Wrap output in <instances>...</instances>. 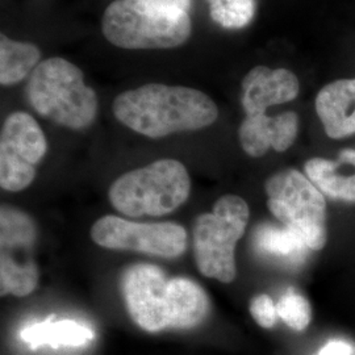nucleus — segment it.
<instances>
[{
	"label": "nucleus",
	"instance_id": "obj_22",
	"mask_svg": "<svg viewBox=\"0 0 355 355\" xmlns=\"http://www.w3.org/2000/svg\"><path fill=\"white\" fill-rule=\"evenodd\" d=\"M353 347L345 341H330L327 343L318 355H352Z\"/></svg>",
	"mask_w": 355,
	"mask_h": 355
},
{
	"label": "nucleus",
	"instance_id": "obj_9",
	"mask_svg": "<svg viewBox=\"0 0 355 355\" xmlns=\"http://www.w3.org/2000/svg\"><path fill=\"white\" fill-rule=\"evenodd\" d=\"M96 245L112 250H132L162 258H177L187 249V232L175 223L144 224L117 216H104L91 228Z\"/></svg>",
	"mask_w": 355,
	"mask_h": 355
},
{
	"label": "nucleus",
	"instance_id": "obj_3",
	"mask_svg": "<svg viewBox=\"0 0 355 355\" xmlns=\"http://www.w3.org/2000/svg\"><path fill=\"white\" fill-rule=\"evenodd\" d=\"M26 95L38 114L73 130L89 128L98 114L96 92L86 86L83 71L60 57L37 64L26 82Z\"/></svg>",
	"mask_w": 355,
	"mask_h": 355
},
{
	"label": "nucleus",
	"instance_id": "obj_8",
	"mask_svg": "<svg viewBox=\"0 0 355 355\" xmlns=\"http://www.w3.org/2000/svg\"><path fill=\"white\" fill-rule=\"evenodd\" d=\"M48 152V141L37 121L26 112L10 114L0 135V186L26 190L36 178V166Z\"/></svg>",
	"mask_w": 355,
	"mask_h": 355
},
{
	"label": "nucleus",
	"instance_id": "obj_16",
	"mask_svg": "<svg viewBox=\"0 0 355 355\" xmlns=\"http://www.w3.org/2000/svg\"><path fill=\"white\" fill-rule=\"evenodd\" d=\"M21 340L32 349L42 345L58 346H83L94 338L92 331L73 320L44 321L31 325L21 331Z\"/></svg>",
	"mask_w": 355,
	"mask_h": 355
},
{
	"label": "nucleus",
	"instance_id": "obj_7",
	"mask_svg": "<svg viewBox=\"0 0 355 355\" xmlns=\"http://www.w3.org/2000/svg\"><path fill=\"white\" fill-rule=\"evenodd\" d=\"M37 239L35 221L20 209L1 205L0 292L23 297L36 290L38 268L32 249Z\"/></svg>",
	"mask_w": 355,
	"mask_h": 355
},
{
	"label": "nucleus",
	"instance_id": "obj_5",
	"mask_svg": "<svg viewBox=\"0 0 355 355\" xmlns=\"http://www.w3.org/2000/svg\"><path fill=\"white\" fill-rule=\"evenodd\" d=\"M250 211L237 195L221 196L212 214L199 216L193 225V257L205 278L232 283L237 267L234 249L248 227Z\"/></svg>",
	"mask_w": 355,
	"mask_h": 355
},
{
	"label": "nucleus",
	"instance_id": "obj_17",
	"mask_svg": "<svg viewBox=\"0 0 355 355\" xmlns=\"http://www.w3.org/2000/svg\"><path fill=\"white\" fill-rule=\"evenodd\" d=\"M41 51L35 44L11 40L4 33L0 35V83L12 86L37 67Z\"/></svg>",
	"mask_w": 355,
	"mask_h": 355
},
{
	"label": "nucleus",
	"instance_id": "obj_4",
	"mask_svg": "<svg viewBox=\"0 0 355 355\" xmlns=\"http://www.w3.org/2000/svg\"><path fill=\"white\" fill-rule=\"evenodd\" d=\"M191 192L187 168L177 159H158L117 178L108 191L114 209L128 217L164 216L186 203Z\"/></svg>",
	"mask_w": 355,
	"mask_h": 355
},
{
	"label": "nucleus",
	"instance_id": "obj_10",
	"mask_svg": "<svg viewBox=\"0 0 355 355\" xmlns=\"http://www.w3.org/2000/svg\"><path fill=\"white\" fill-rule=\"evenodd\" d=\"M168 282L165 271L150 263L130 265L120 275L128 313L141 329L149 333L171 329Z\"/></svg>",
	"mask_w": 355,
	"mask_h": 355
},
{
	"label": "nucleus",
	"instance_id": "obj_14",
	"mask_svg": "<svg viewBox=\"0 0 355 355\" xmlns=\"http://www.w3.org/2000/svg\"><path fill=\"white\" fill-rule=\"evenodd\" d=\"M308 179L324 195L355 203V150L343 149L337 161L312 158L304 165Z\"/></svg>",
	"mask_w": 355,
	"mask_h": 355
},
{
	"label": "nucleus",
	"instance_id": "obj_12",
	"mask_svg": "<svg viewBox=\"0 0 355 355\" xmlns=\"http://www.w3.org/2000/svg\"><path fill=\"white\" fill-rule=\"evenodd\" d=\"M299 116L287 111L275 117L267 114L246 116L239 129L242 149L254 158L263 157L270 148L283 153L290 149L297 137Z\"/></svg>",
	"mask_w": 355,
	"mask_h": 355
},
{
	"label": "nucleus",
	"instance_id": "obj_15",
	"mask_svg": "<svg viewBox=\"0 0 355 355\" xmlns=\"http://www.w3.org/2000/svg\"><path fill=\"white\" fill-rule=\"evenodd\" d=\"M171 330H183L200 325L208 316L209 299L203 287L189 278L168 282Z\"/></svg>",
	"mask_w": 355,
	"mask_h": 355
},
{
	"label": "nucleus",
	"instance_id": "obj_6",
	"mask_svg": "<svg viewBox=\"0 0 355 355\" xmlns=\"http://www.w3.org/2000/svg\"><path fill=\"white\" fill-rule=\"evenodd\" d=\"M265 189L270 212L296 233L309 249L321 250L328 240L324 193L295 168L271 175Z\"/></svg>",
	"mask_w": 355,
	"mask_h": 355
},
{
	"label": "nucleus",
	"instance_id": "obj_20",
	"mask_svg": "<svg viewBox=\"0 0 355 355\" xmlns=\"http://www.w3.org/2000/svg\"><path fill=\"white\" fill-rule=\"evenodd\" d=\"M278 316L287 327L296 331L304 330L312 318V309L309 302L303 295L296 292L288 291L280 297L277 304Z\"/></svg>",
	"mask_w": 355,
	"mask_h": 355
},
{
	"label": "nucleus",
	"instance_id": "obj_13",
	"mask_svg": "<svg viewBox=\"0 0 355 355\" xmlns=\"http://www.w3.org/2000/svg\"><path fill=\"white\" fill-rule=\"evenodd\" d=\"M316 112L325 133L340 140L355 133V79L334 80L320 89Z\"/></svg>",
	"mask_w": 355,
	"mask_h": 355
},
{
	"label": "nucleus",
	"instance_id": "obj_18",
	"mask_svg": "<svg viewBox=\"0 0 355 355\" xmlns=\"http://www.w3.org/2000/svg\"><path fill=\"white\" fill-rule=\"evenodd\" d=\"M257 252L286 263H300L309 249L291 229L261 225L254 230Z\"/></svg>",
	"mask_w": 355,
	"mask_h": 355
},
{
	"label": "nucleus",
	"instance_id": "obj_23",
	"mask_svg": "<svg viewBox=\"0 0 355 355\" xmlns=\"http://www.w3.org/2000/svg\"><path fill=\"white\" fill-rule=\"evenodd\" d=\"M161 1H165L167 4H171V6L178 7V8H182L184 11H189L191 7V0H161Z\"/></svg>",
	"mask_w": 355,
	"mask_h": 355
},
{
	"label": "nucleus",
	"instance_id": "obj_2",
	"mask_svg": "<svg viewBox=\"0 0 355 355\" xmlns=\"http://www.w3.org/2000/svg\"><path fill=\"white\" fill-rule=\"evenodd\" d=\"M102 32L121 49H173L190 38L192 23L187 11L161 0H114L103 13Z\"/></svg>",
	"mask_w": 355,
	"mask_h": 355
},
{
	"label": "nucleus",
	"instance_id": "obj_11",
	"mask_svg": "<svg viewBox=\"0 0 355 355\" xmlns=\"http://www.w3.org/2000/svg\"><path fill=\"white\" fill-rule=\"evenodd\" d=\"M299 91V79L290 70L257 66L242 80V107L246 116L266 114L268 107L296 99Z\"/></svg>",
	"mask_w": 355,
	"mask_h": 355
},
{
	"label": "nucleus",
	"instance_id": "obj_1",
	"mask_svg": "<svg viewBox=\"0 0 355 355\" xmlns=\"http://www.w3.org/2000/svg\"><path fill=\"white\" fill-rule=\"evenodd\" d=\"M114 117L149 139L209 127L218 117L215 102L199 89L148 83L121 92L112 104Z\"/></svg>",
	"mask_w": 355,
	"mask_h": 355
},
{
	"label": "nucleus",
	"instance_id": "obj_19",
	"mask_svg": "<svg viewBox=\"0 0 355 355\" xmlns=\"http://www.w3.org/2000/svg\"><path fill=\"white\" fill-rule=\"evenodd\" d=\"M212 20L225 29H241L253 20L257 0H208Z\"/></svg>",
	"mask_w": 355,
	"mask_h": 355
},
{
	"label": "nucleus",
	"instance_id": "obj_21",
	"mask_svg": "<svg viewBox=\"0 0 355 355\" xmlns=\"http://www.w3.org/2000/svg\"><path fill=\"white\" fill-rule=\"evenodd\" d=\"M249 309L255 322L263 329H271L275 325L277 318H279L277 305L274 304L270 296L263 293L254 296L250 300Z\"/></svg>",
	"mask_w": 355,
	"mask_h": 355
}]
</instances>
